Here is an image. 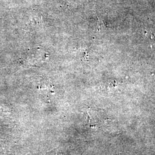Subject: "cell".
<instances>
[{
    "instance_id": "cell-1",
    "label": "cell",
    "mask_w": 155,
    "mask_h": 155,
    "mask_svg": "<svg viewBox=\"0 0 155 155\" xmlns=\"http://www.w3.org/2000/svg\"><path fill=\"white\" fill-rule=\"evenodd\" d=\"M39 89L40 90H47L48 91L52 92L53 86L48 79H43L39 84Z\"/></svg>"
},
{
    "instance_id": "cell-2",
    "label": "cell",
    "mask_w": 155,
    "mask_h": 155,
    "mask_svg": "<svg viewBox=\"0 0 155 155\" xmlns=\"http://www.w3.org/2000/svg\"><path fill=\"white\" fill-rule=\"evenodd\" d=\"M9 109L8 107L7 106L0 104V114L10 113L11 111H9Z\"/></svg>"
}]
</instances>
